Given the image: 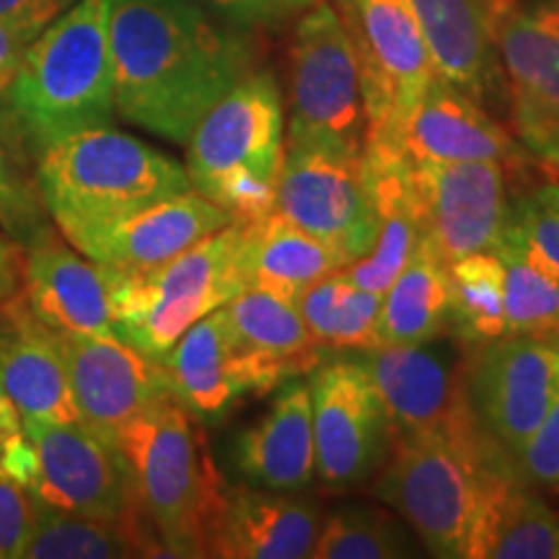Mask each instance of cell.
<instances>
[{
	"label": "cell",
	"instance_id": "6da1fadb",
	"mask_svg": "<svg viewBox=\"0 0 559 559\" xmlns=\"http://www.w3.org/2000/svg\"><path fill=\"white\" fill-rule=\"evenodd\" d=\"M109 47L117 115L177 145L254 66L249 32L198 0H111Z\"/></svg>",
	"mask_w": 559,
	"mask_h": 559
},
{
	"label": "cell",
	"instance_id": "7a4b0ae2",
	"mask_svg": "<svg viewBox=\"0 0 559 559\" xmlns=\"http://www.w3.org/2000/svg\"><path fill=\"white\" fill-rule=\"evenodd\" d=\"M515 466L466 396L438 428L394 436L373 492L415 528L432 557L466 559L489 489Z\"/></svg>",
	"mask_w": 559,
	"mask_h": 559
},
{
	"label": "cell",
	"instance_id": "3957f363",
	"mask_svg": "<svg viewBox=\"0 0 559 559\" xmlns=\"http://www.w3.org/2000/svg\"><path fill=\"white\" fill-rule=\"evenodd\" d=\"M111 0H79L24 50L0 109L32 160L75 132L115 122Z\"/></svg>",
	"mask_w": 559,
	"mask_h": 559
},
{
	"label": "cell",
	"instance_id": "277c9868",
	"mask_svg": "<svg viewBox=\"0 0 559 559\" xmlns=\"http://www.w3.org/2000/svg\"><path fill=\"white\" fill-rule=\"evenodd\" d=\"M47 215L79 251L117 223L192 190L187 166L115 124L75 132L34 160Z\"/></svg>",
	"mask_w": 559,
	"mask_h": 559
},
{
	"label": "cell",
	"instance_id": "5b68a950",
	"mask_svg": "<svg viewBox=\"0 0 559 559\" xmlns=\"http://www.w3.org/2000/svg\"><path fill=\"white\" fill-rule=\"evenodd\" d=\"M115 449L130 498L164 544L166 557H207V534L226 481L207 456L190 412L166 400L132 417Z\"/></svg>",
	"mask_w": 559,
	"mask_h": 559
},
{
	"label": "cell",
	"instance_id": "8992f818",
	"mask_svg": "<svg viewBox=\"0 0 559 559\" xmlns=\"http://www.w3.org/2000/svg\"><path fill=\"white\" fill-rule=\"evenodd\" d=\"M283 164V91L267 70H251L205 111L187 140L192 190L234 221H260L275 213Z\"/></svg>",
	"mask_w": 559,
	"mask_h": 559
},
{
	"label": "cell",
	"instance_id": "52a82bcc",
	"mask_svg": "<svg viewBox=\"0 0 559 559\" xmlns=\"http://www.w3.org/2000/svg\"><path fill=\"white\" fill-rule=\"evenodd\" d=\"M243 226V221H230L153 267L99 262L117 337L160 360L194 321L247 290L241 272Z\"/></svg>",
	"mask_w": 559,
	"mask_h": 559
},
{
	"label": "cell",
	"instance_id": "ba28073f",
	"mask_svg": "<svg viewBox=\"0 0 559 559\" xmlns=\"http://www.w3.org/2000/svg\"><path fill=\"white\" fill-rule=\"evenodd\" d=\"M366 107L358 60L332 3L300 13L288 47L285 151H337L362 156Z\"/></svg>",
	"mask_w": 559,
	"mask_h": 559
},
{
	"label": "cell",
	"instance_id": "9c48e42d",
	"mask_svg": "<svg viewBox=\"0 0 559 559\" xmlns=\"http://www.w3.org/2000/svg\"><path fill=\"white\" fill-rule=\"evenodd\" d=\"M358 60L366 145L400 143L404 120L436 79L412 0H334Z\"/></svg>",
	"mask_w": 559,
	"mask_h": 559
},
{
	"label": "cell",
	"instance_id": "30bf717a",
	"mask_svg": "<svg viewBox=\"0 0 559 559\" xmlns=\"http://www.w3.org/2000/svg\"><path fill=\"white\" fill-rule=\"evenodd\" d=\"M311 423L317 477L326 489L366 485L386 464L394 428L381 394L358 360H334L313 370Z\"/></svg>",
	"mask_w": 559,
	"mask_h": 559
},
{
	"label": "cell",
	"instance_id": "8fae6325",
	"mask_svg": "<svg viewBox=\"0 0 559 559\" xmlns=\"http://www.w3.org/2000/svg\"><path fill=\"white\" fill-rule=\"evenodd\" d=\"M506 174V166L495 160L443 164L407 158L409 190L425 239L445 264L498 247L513 207Z\"/></svg>",
	"mask_w": 559,
	"mask_h": 559
},
{
	"label": "cell",
	"instance_id": "7c38bea8",
	"mask_svg": "<svg viewBox=\"0 0 559 559\" xmlns=\"http://www.w3.org/2000/svg\"><path fill=\"white\" fill-rule=\"evenodd\" d=\"M515 135L534 153L559 138V0H489Z\"/></svg>",
	"mask_w": 559,
	"mask_h": 559
},
{
	"label": "cell",
	"instance_id": "4fadbf2b",
	"mask_svg": "<svg viewBox=\"0 0 559 559\" xmlns=\"http://www.w3.org/2000/svg\"><path fill=\"white\" fill-rule=\"evenodd\" d=\"M464 389L479 423L519 456L559 394V337L506 334L477 345Z\"/></svg>",
	"mask_w": 559,
	"mask_h": 559
},
{
	"label": "cell",
	"instance_id": "5bb4252c",
	"mask_svg": "<svg viewBox=\"0 0 559 559\" xmlns=\"http://www.w3.org/2000/svg\"><path fill=\"white\" fill-rule=\"evenodd\" d=\"M37 453V472L26 492L39 506L109 523L135 510L120 451L88 425L21 419Z\"/></svg>",
	"mask_w": 559,
	"mask_h": 559
},
{
	"label": "cell",
	"instance_id": "9a60e30c",
	"mask_svg": "<svg viewBox=\"0 0 559 559\" xmlns=\"http://www.w3.org/2000/svg\"><path fill=\"white\" fill-rule=\"evenodd\" d=\"M275 213L330 243L347 264L373 249L379 230L362 156L337 151H285Z\"/></svg>",
	"mask_w": 559,
	"mask_h": 559
},
{
	"label": "cell",
	"instance_id": "2e32d148",
	"mask_svg": "<svg viewBox=\"0 0 559 559\" xmlns=\"http://www.w3.org/2000/svg\"><path fill=\"white\" fill-rule=\"evenodd\" d=\"M160 362L174 402L200 419H218L241 396L270 394L280 383L298 379L280 362L243 347L223 306L194 321Z\"/></svg>",
	"mask_w": 559,
	"mask_h": 559
},
{
	"label": "cell",
	"instance_id": "e0dca14e",
	"mask_svg": "<svg viewBox=\"0 0 559 559\" xmlns=\"http://www.w3.org/2000/svg\"><path fill=\"white\" fill-rule=\"evenodd\" d=\"M83 425L109 443L132 417L174 400L164 362L120 337L55 332Z\"/></svg>",
	"mask_w": 559,
	"mask_h": 559
},
{
	"label": "cell",
	"instance_id": "ac0fdd59",
	"mask_svg": "<svg viewBox=\"0 0 559 559\" xmlns=\"http://www.w3.org/2000/svg\"><path fill=\"white\" fill-rule=\"evenodd\" d=\"M321 521H324V510L311 498L254 485H226L213 523H210L207 557H311Z\"/></svg>",
	"mask_w": 559,
	"mask_h": 559
},
{
	"label": "cell",
	"instance_id": "d6986e66",
	"mask_svg": "<svg viewBox=\"0 0 559 559\" xmlns=\"http://www.w3.org/2000/svg\"><path fill=\"white\" fill-rule=\"evenodd\" d=\"M396 145L409 160H495L506 169H523L531 160L526 145L481 102L438 75L412 107Z\"/></svg>",
	"mask_w": 559,
	"mask_h": 559
},
{
	"label": "cell",
	"instance_id": "ffe728a7",
	"mask_svg": "<svg viewBox=\"0 0 559 559\" xmlns=\"http://www.w3.org/2000/svg\"><path fill=\"white\" fill-rule=\"evenodd\" d=\"M21 293L34 317L55 332L117 337L104 267L62 243L55 226L24 249Z\"/></svg>",
	"mask_w": 559,
	"mask_h": 559
},
{
	"label": "cell",
	"instance_id": "44dd1931",
	"mask_svg": "<svg viewBox=\"0 0 559 559\" xmlns=\"http://www.w3.org/2000/svg\"><path fill=\"white\" fill-rule=\"evenodd\" d=\"M0 386L21 419H81L55 334L34 317L21 290L0 304Z\"/></svg>",
	"mask_w": 559,
	"mask_h": 559
},
{
	"label": "cell",
	"instance_id": "7402d4cb",
	"mask_svg": "<svg viewBox=\"0 0 559 559\" xmlns=\"http://www.w3.org/2000/svg\"><path fill=\"white\" fill-rule=\"evenodd\" d=\"M234 464L249 485L300 492L317 477L311 389L288 379L275 389L267 412L234 440Z\"/></svg>",
	"mask_w": 559,
	"mask_h": 559
},
{
	"label": "cell",
	"instance_id": "603a6c76",
	"mask_svg": "<svg viewBox=\"0 0 559 559\" xmlns=\"http://www.w3.org/2000/svg\"><path fill=\"white\" fill-rule=\"evenodd\" d=\"M362 179L373 202L379 230L373 249L362 260L347 264L345 275L358 288L383 293L407 267L425 239V230L409 190L407 158L400 145H362Z\"/></svg>",
	"mask_w": 559,
	"mask_h": 559
},
{
	"label": "cell",
	"instance_id": "cb8c5ba5",
	"mask_svg": "<svg viewBox=\"0 0 559 559\" xmlns=\"http://www.w3.org/2000/svg\"><path fill=\"white\" fill-rule=\"evenodd\" d=\"M234 221L198 190L160 200L94 236L81 251L88 260L115 267H153L181 254Z\"/></svg>",
	"mask_w": 559,
	"mask_h": 559
},
{
	"label": "cell",
	"instance_id": "d4e9b609",
	"mask_svg": "<svg viewBox=\"0 0 559 559\" xmlns=\"http://www.w3.org/2000/svg\"><path fill=\"white\" fill-rule=\"evenodd\" d=\"M355 360L381 394L394 436L438 428L466 400L464 383L425 345H379Z\"/></svg>",
	"mask_w": 559,
	"mask_h": 559
},
{
	"label": "cell",
	"instance_id": "484cf974",
	"mask_svg": "<svg viewBox=\"0 0 559 559\" xmlns=\"http://www.w3.org/2000/svg\"><path fill=\"white\" fill-rule=\"evenodd\" d=\"M432 70L474 99H489L502 83L489 0H412Z\"/></svg>",
	"mask_w": 559,
	"mask_h": 559
},
{
	"label": "cell",
	"instance_id": "4316f807",
	"mask_svg": "<svg viewBox=\"0 0 559 559\" xmlns=\"http://www.w3.org/2000/svg\"><path fill=\"white\" fill-rule=\"evenodd\" d=\"M243 223L247 226H243L241 272L247 288L272 293L296 304L319 280L347 267L342 254L330 243L298 228L280 213Z\"/></svg>",
	"mask_w": 559,
	"mask_h": 559
},
{
	"label": "cell",
	"instance_id": "83f0119b",
	"mask_svg": "<svg viewBox=\"0 0 559 559\" xmlns=\"http://www.w3.org/2000/svg\"><path fill=\"white\" fill-rule=\"evenodd\" d=\"M466 559H559V513L528 487L521 466L489 489Z\"/></svg>",
	"mask_w": 559,
	"mask_h": 559
},
{
	"label": "cell",
	"instance_id": "f1b7e54d",
	"mask_svg": "<svg viewBox=\"0 0 559 559\" xmlns=\"http://www.w3.org/2000/svg\"><path fill=\"white\" fill-rule=\"evenodd\" d=\"M449 326V264L423 239L383 290L379 345H428Z\"/></svg>",
	"mask_w": 559,
	"mask_h": 559
},
{
	"label": "cell",
	"instance_id": "f546056e",
	"mask_svg": "<svg viewBox=\"0 0 559 559\" xmlns=\"http://www.w3.org/2000/svg\"><path fill=\"white\" fill-rule=\"evenodd\" d=\"M243 347L280 362L293 376L311 373L321 366V347L311 337L298 306L272 293L247 288L223 306Z\"/></svg>",
	"mask_w": 559,
	"mask_h": 559
},
{
	"label": "cell",
	"instance_id": "4dcf8cb0",
	"mask_svg": "<svg viewBox=\"0 0 559 559\" xmlns=\"http://www.w3.org/2000/svg\"><path fill=\"white\" fill-rule=\"evenodd\" d=\"M381 300L383 293L358 288L342 267L311 285L296 306L319 347L362 353L379 347Z\"/></svg>",
	"mask_w": 559,
	"mask_h": 559
},
{
	"label": "cell",
	"instance_id": "1f68e13d",
	"mask_svg": "<svg viewBox=\"0 0 559 559\" xmlns=\"http://www.w3.org/2000/svg\"><path fill=\"white\" fill-rule=\"evenodd\" d=\"M449 326L472 347L508 334L506 275L495 251L449 264Z\"/></svg>",
	"mask_w": 559,
	"mask_h": 559
},
{
	"label": "cell",
	"instance_id": "d6a6232c",
	"mask_svg": "<svg viewBox=\"0 0 559 559\" xmlns=\"http://www.w3.org/2000/svg\"><path fill=\"white\" fill-rule=\"evenodd\" d=\"M145 557L128 521L109 523L34 502V526L19 559Z\"/></svg>",
	"mask_w": 559,
	"mask_h": 559
},
{
	"label": "cell",
	"instance_id": "836d02e7",
	"mask_svg": "<svg viewBox=\"0 0 559 559\" xmlns=\"http://www.w3.org/2000/svg\"><path fill=\"white\" fill-rule=\"evenodd\" d=\"M506 275L508 334L559 337V275L542 264L521 241L515 228L502 230L492 249Z\"/></svg>",
	"mask_w": 559,
	"mask_h": 559
},
{
	"label": "cell",
	"instance_id": "e575fe53",
	"mask_svg": "<svg viewBox=\"0 0 559 559\" xmlns=\"http://www.w3.org/2000/svg\"><path fill=\"white\" fill-rule=\"evenodd\" d=\"M313 559H404L417 544L404 526L379 508L349 506L324 515L311 549Z\"/></svg>",
	"mask_w": 559,
	"mask_h": 559
},
{
	"label": "cell",
	"instance_id": "d590c367",
	"mask_svg": "<svg viewBox=\"0 0 559 559\" xmlns=\"http://www.w3.org/2000/svg\"><path fill=\"white\" fill-rule=\"evenodd\" d=\"M52 226L41 202L29 151L0 109V228L26 249Z\"/></svg>",
	"mask_w": 559,
	"mask_h": 559
},
{
	"label": "cell",
	"instance_id": "8d00e7d4",
	"mask_svg": "<svg viewBox=\"0 0 559 559\" xmlns=\"http://www.w3.org/2000/svg\"><path fill=\"white\" fill-rule=\"evenodd\" d=\"M510 226L542 264L559 275V181H547L513 202Z\"/></svg>",
	"mask_w": 559,
	"mask_h": 559
},
{
	"label": "cell",
	"instance_id": "74e56055",
	"mask_svg": "<svg viewBox=\"0 0 559 559\" xmlns=\"http://www.w3.org/2000/svg\"><path fill=\"white\" fill-rule=\"evenodd\" d=\"M198 3L234 29L257 32L296 21L319 0H198Z\"/></svg>",
	"mask_w": 559,
	"mask_h": 559
},
{
	"label": "cell",
	"instance_id": "f35d334b",
	"mask_svg": "<svg viewBox=\"0 0 559 559\" xmlns=\"http://www.w3.org/2000/svg\"><path fill=\"white\" fill-rule=\"evenodd\" d=\"M515 461H519L523 477L528 481L559 487V394L544 415L539 428L531 432V438L523 443Z\"/></svg>",
	"mask_w": 559,
	"mask_h": 559
},
{
	"label": "cell",
	"instance_id": "ab89813d",
	"mask_svg": "<svg viewBox=\"0 0 559 559\" xmlns=\"http://www.w3.org/2000/svg\"><path fill=\"white\" fill-rule=\"evenodd\" d=\"M34 526V500L0 474V559H19Z\"/></svg>",
	"mask_w": 559,
	"mask_h": 559
},
{
	"label": "cell",
	"instance_id": "60d3db41",
	"mask_svg": "<svg viewBox=\"0 0 559 559\" xmlns=\"http://www.w3.org/2000/svg\"><path fill=\"white\" fill-rule=\"evenodd\" d=\"M73 3L79 0H0V26L29 47Z\"/></svg>",
	"mask_w": 559,
	"mask_h": 559
},
{
	"label": "cell",
	"instance_id": "b9f144b4",
	"mask_svg": "<svg viewBox=\"0 0 559 559\" xmlns=\"http://www.w3.org/2000/svg\"><path fill=\"white\" fill-rule=\"evenodd\" d=\"M24 280V249L0 228V304L16 296Z\"/></svg>",
	"mask_w": 559,
	"mask_h": 559
},
{
	"label": "cell",
	"instance_id": "7bdbcfd3",
	"mask_svg": "<svg viewBox=\"0 0 559 559\" xmlns=\"http://www.w3.org/2000/svg\"><path fill=\"white\" fill-rule=\"evenodd\" d=\"M24 50L26 45H21L5 26H0V94L9 88L13 75H16L19 62L24 58Z\"/></svg>",
	"mask_w": 559,
	"mask_h": 559
},
{
	"label": "cell",
	"instance_id": "ee69618b",
	"mask_svg": "<svg viewBox=\"0 0 559 559\" xmlns=\"http://www.w3.org/2000/svg\"><path fill=\"white\" fill-rule=\"evenodd\" d=\"M21 430V415L19 409L13 407V402L9 400L3 386H0V438L16 436Z\"/></svg>",
	"mask_w": 559,
	"mask_h": 559
},
{
	"label": "cell",
	"instance_id": "f6af8a7d",
	"mask_svg": "<svg viewBox=\"0 0 559 559\" xmlns=\"http://www.w3.org/2000/svg\"><path fill=\"white\" fill-rule=\"evenodd\" d=\"M536 156H539L542 160H559V138L551 140L547 148H542Z\"/></svg>",
	"mask_w": 559,
	"mask_h": 559
},
{
	"label": "cell",
	"instance_id": "bcb514c9",
	"mask_svg": "<svg viewBox=\"0 0 559 559\" xmlns=\"http://www.w3.org/2000/svg\"><path fill=\"white\" fill-rule=\"evenodd\" d=\"M9 438H0V472H3V461H5V449H9Z\"/></svg>",
	"mask_w": 559,
	"mask_h": 559
},
{
	"label": "cell",
	"instance_id": "7dc6e473",
	"mask_svg": "<svg viewBox=\"0 0 559 559\" xmlns=\"http://www.w3.org/2000/svg\"><path fill=\"white\" fill-rule=\"evenodd\" d=\"M544 164H547V166H549V169H551V171H555V174H557V177H559V160H544Z\"/></svg>",
	"mask_w": 559,
	"mask_h": 559
}]
</instances>
